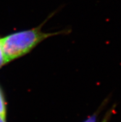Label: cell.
<instances>
[{
	"instance_id": "cell-1",
	"label": "cell",
	"mask_w": 121,
	"mask_h": 122,
	"mask_svg": "<svg viewBox=\"0 0 121 122\" xmlns=\"http://www.w3.org/2000/svg\"><path fill=\"white\" fill-rule=\"evenodd\" d=\"M58 32H43L40 28L20 31L0 39L7 63L26 55L39 43Z\"/></svg>"
},
{
	"instance_id": "cell-2",
	"label": "cell",
	"mask_w": 121,
	"mask_h": 122,
	"mask_svg": "<svg viewBox=\"0 0 121 122\" xmlns=\"http://www.w3.org/2000/svg\"><path fill=\"white\" fill-rule=\"evenodd\" d=\"M6 115H7L6 102L2 89L0 87V115L6 119Z\"/></svg>"
},
{
	"instance_id": "cell-3",
	"label": "cell",
	"mask_w": 121,
	"mask_h": 122,
	"mask_svg": "<svg viewBox=\"0 0 121 122\" xmlns=\"http://www.w3.org/2000/svg\"><path fill=\"white\" fill-rule=\"evenodd\" d=\"M114 113H115V106H113L106 112L101 122H109L111 117Z\"/></svg>"
},
{
	"instance_id": "cell-4",
	"label": "cell",
	"mask_w": 121,
	"mask_h": 122,
	"mask_svg": "<svg viewBox=\"0 0 121 122\" xmlns=\"http://www.w3.org/2000/svg\"><path fill=\"white\" fill-rule=\"evenodd\" d=\"M103 107V104L102 105L101 107H100V108H98V110H97L96 112L93 113V115H92L91 116L89 117L88 118L85 120L83 122H97V120H98V115H99V113L100 112V110H101V108Z\"/></svg>"
},
{
	"instance_id": "cell-5",
	"label": "cell",
	"mask_w": 121,
	"mask_h": 122,
	"mask_svg": "<svg viewBox=\"0 0 121 122\" xmlns=\"http://www.w3.org/2000/svg\"><path fill=\"white\" fill-rule=\"evenodd\" d=\"M6 63H7V62H6L5 54L3 53V48H2L1 45V42H0V68H1L3 65Z\"/></svg>"
},
{
	"instance_id": "cell-6",
	"label": "cell",
	"mask_w": 121,
	"mask_h": 122,
	"mask_svg": "<svg viewBox=\"0 0 121 122\" xmlns=\"http://www.w3.org/2000/svg\"><path fill=\"white\" fill-rule=\"evenodd\" d=\"M0 122H6V119H5L4 118L2 117L1 115H0Z\"/></svg>"
}]
</instances>
